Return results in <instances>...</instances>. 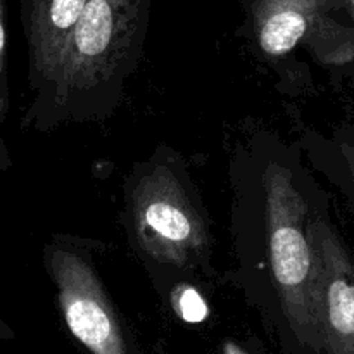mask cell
I'll return each instance as SVG.
<instances>
[{
  "mask_svg": "<svg viewBox=\"0 0 354 354\" xmlns=\"http://www.w3.org/2000/svg\"><path fill=\"white\" fill-rule=\"evenodd\" d=\"M151 0H86L54 83L82 92L107 82L142 40Z\"/></svg>",
  "mask_w": 354,
  "mask_h": 354,
  "instance_id": "cell-2",
  "label": "cell"
},
{
  "mask_svg": "<svg viewBox=\"0 0 354 354\" xmlns=\"http://www.w3.org/2000/svg\"><path fill=\"white\" fill-rule=\"evenodd\" d=\"M221 354H251L248 349L242 348L241 344H237L235 341H225L223 344V351Z\"/></svg>",
  "mask_w": 354,
  "mask_h": 354,
  "instance_id": "cell-10",
  "label": "cell"
},
{
  "mask_svg": "<svg viewBox=\"0 0 354 354\" xmlns=\"http://www.w3.org/2000/svg\"><path fill=\"white\" fill-rule=\"evenodd\" d=\"M33 82H54L86 0H19Z\"/></svg>",
  "mask_w": 354,
  "mask_h": 354,
  "instance_id": "cell-6",
  "label": "cell"
},
{
  "mask_svg": "<svg viewBox=\"0 0 354 354\" xmlns=\"http://www.w3.org/2000/svg\"><path fill=\"white\" fill-rule=\"evenodd\" d=\"M342 3H349V6L354 7V0H344V2H342Z\"/></svg>",
  "mask_w": 354,
  "mask_h": 354,
  "instance_id": "cell-12",
  "label": "cell"
},
{
  "mask_svg": "<svg viewBox=\"0 0 354 354\" xmlns=\"http://www.w3.org/2000/svg\"><path fill=\"white\" fill-rule=\"evenodd\" d=\"M175 310L183 320L190 324L203 322L207 317L206 303L192 287H182L178 294H175Z\"/></svg>",
  "mask_w": 354,
  "mask_h": 354,
  "instance_id": "cell-9",
  "label": "cell"
},
{
  "mask_svg": "<svg viewBox=\"0 0 354 354\" xmlns=\"http://www.w3.org/2000/svg\"><path fill=\"white\" fill-rule=\"evenodd\" d=\"M10 335H12V332H10L9 327H6V324L0 320V337H10Z\"/></svg>",
  "mask_w": 354,
  "mask_h": 354,
  "instance_id": "cell-11",
  "label": "cell"
},
{
  "mask_svg": "<svg viewBox=\"0 0 354 354\" xmlns=\"http://www.w3.org/2000/svg\"><path fill=\"white\" fill-rule=\"evenodd\" d=\"M48 266L73 337L90 354H128L123 328L92 265L76 252L54 249Z\"/></svg>",
  "mask_w": 354,
  "mask_h": 354,
  "instance_id": "cell-4",
  "label": "cell"
},
{
  "mask_svg": "<svg viewBox=\"0 0 354 354\" xmlns=\"http://www.w3.org/2000/svg\"><path fill=\"white\" fill-rule=\"evenodd\" d=\"M317 258V342L328 354H354V272L324 221L310 225Z\"/></svg>",
  "mask_w": 354,
  "mask_h": 354,
  "instance_id": "cell-5",
  "label": "cell"
},
{
  "mask_svg": "<svg viewBox=\"0 0 354 354\" xmlns=\"http://www.w3.org/2000/svg\"><path fill=\"white\" fill-rule=\"evenodd\" d=\"M344 0H249L252 31L270 57L289 54L332 7Z\"/></svg>",
  "mask_w": 354,
  "mask_h": 354,
  "instance_id": "cell-7",
  "label": "cell"
},
{
  "mask_svg": "<svg viewBox=\"0 0 354 354\" xmlns=\"http://www.w3.org/2000/svg\"><path fill=\"white\" fill-rule=\"evenodd\" d=\"M7 109H9V86H7L6 0H0V169H7L10 166V156L3 138Z\"/></svg>",
  "mask_w": 354,
  "mask_h": 354,
  "instance_id": "cell-8",
  "label": "cell"
},
{
  "mask_svg": "<svg viewBox=\"0 0 354 354\" xmlns=\"http://www.w3.org/2000/svg\"><path fill=\"white\" fill-rule=\"evenodd\" d=\"M131 211L138 245L152 259L189 266L203 256L206 227L168 166H156L137 183Z\"/></svg>",
  "mask_w": 354,
  "mask_h": 354,
  "instance_id": "cell-3",
  "label": "cell"
},
{
  "mask_svg": "<svg viewBox=\"0 0 354 354\" xmlns=\"http://www.w3.org/2000/svg\"><path fill=\"white\" fill-rule=\"evenodd\" d=\"M266 234L277 292L303 344L317 342V258L306 228V204L292 176L277 162L263 175Z\"/></svg>",
  "mask_w": 354,
  "mask_h": 354,
  "instance_id": "cell-1",
  "label": "cell"
}]
</instances>
